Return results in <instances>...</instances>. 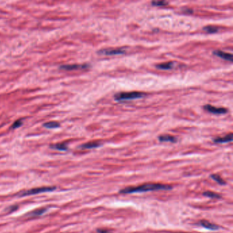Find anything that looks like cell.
<instances>
[{"mask_svg":"<svg viewBox=\"0 0 233 233\" xmlns=\"http://www.w3.org/2000/svg\"><path fill=\"white\" fill-rule=\"evenodd\" d=\"M171 190H172V187L170 186V185H162V184L158 183H147L137 187H126V188L120 190V193L122 194H134V193H142L152 192V191Z\"/></svg>","mask_w":233,"mask_h":233,"instance_id":"1","label":"cell"},{"mask_svg":"<svg viewBox=\"0 0 233 233\" xmlns=\"http://www.w3.org/2000/svg\"><path fill=\"white\" fill-rule=\"evenodd\" d=\"M145 96L143 92H120L114 95V99L116 101H126L131 100L141 99Z\"/></svg>","mask_w":233,"mask_h":233,"instance_id":"2","label":"cell"},{"mask_svg":"<svg viewBox=\"0 0 233 233\" xmlns=\"http://www.w3.org/2000/svg\"><path fill=\"white\" fill-rule=\"evenodd\" d=\"M56 190L55 187H39V188L36 189H31V190L25 191L23 192L20 194L19 196L21 197H25V196H33L36 195V194H42V193H46V192H51Z\"/></svg>","mask_w":233,"mask_h":233,"instance_id":"3","label":"cell"},{"mask_svg":"<svg viewBox=\"0 0 233 233\" xmlns=\"http://www.w3.org/2000/svg\"><path fill=\"white\" fill-rule=\"evenodd\" d=\"M99 55H118L126 53V50L123 48L119 49H101L97 52Z\"/></svg>","mask_w":233,"mask_h":233,"instance_id":"4","label":"cell"},{"mask_svg":"<svg viewBox=\"0 0 233 233\" xmlns=\"http://www.w3.org/2000/svg\"><path fill=\"white\" fill-rule=\"evenodd\" d=\"M204 109L210 113L213 114H225L228 112V110L224 107H216L211 105H206L204 106Z\"/></svg>","mask_w":233,"mask_h":233,"instance_id":"5","label":"cell"},{"mask_svg":"<svg viewBox=\"0 0 233 233\" xmlns=\"http://www.w3.org/2000/svg\"><path fill=\"white\" fill-rule=\"evenodd\" d=\"M89 67L88 64H72V65H63L60 66V69L72 71L76 69H85Z\"/></svg>","mask_w":233,"mask_h":233,"instance_id":"6","label":"cell"},{"mask_svg":"<svg viewBox=\"0 0 233 233\" xmlns=\"http://www.w3.org/2000/svg\"><path fill=\"white\" fill-rule=\"evenodd\" d=\"M213 55L218 56L220 58L225 59L226 61H228V62H232V55L230 53H226V52L222 51L215 50L213 51Z\"/></svg>","mask_w":233,"mask_h":233,"instance_id":"7","label":"cell"},{"mask_svg":"<svg viewBox=\"0 0 233 233\" xmlns=\"http://www.w3.org/2000/svg\"><path fill=\"white\" fill-rule=\"evenodd\" d=\"M199 225L205 228L206 229H208V230H218L220 228V226L218 225H215L214 224H212L211 222H209L208 221L206 220H202L199 222Z\"/></svg>","mask_w":233,"mask_h":233,"instance_id":"8","label":"cell"},{"mask_svg":"<svg viewBox=\"0 0 233 233\" xmlns=\"http://www.w3.org/2000/svg\"><path fill=\"white\" fill-rule=\"evenodd\" d=\"M159 140L161 142H171L176 143L177 142V138L170 135H162L159 137Z\"/></svg>","mask_w":233,"mask_h":233,"instance_id":"9","label":"cell"},{"mask_svg":"<svg viewBox=\"0 0 233 233\" xmlns=\"http://www.w3.org/2000/svg\"><path fill=\"white\" fill-rule=\"evenodd\" d=\"M232 139H233L232 134H230L227 135V136H226L225 137L215 138V139L213 140V142H214L215 143H217V144L228 143V142H232Z\"/></svg>","mask_w":233,"mask_h":233,"instance_id":"10","label":"cell"},{"mask_svg":"<svg viewBox=\"0 0 233 233\" xmlns=\"http://www.w3.org/2000/svg\"><path fill=\"white\" fill-rule=\"evenodd\" d=\"M174 67V63L173 62H166L162 63V64H157L156 66V68L159 70H164V71H168V70H171Z\"/></svg>","mask_w":233,"mask_h":233,"instance_id":"11","label":"cell"},{"mask_svg":"<svg viewBox=\"0 0 233 233\" xmlns=\"http://www.w3.org/2000/svg\"><path fill=\"white\" fill-rule=\"evenodd\" d=\"M101 145V144L99 142H89L81 145V148H83V149H92V148H98Z\"/></svg>","mask_w":233,"mask_h":233,"instance_id":"12","label":"cell"},{"mask_svg":"<svg viewBox=\"0 0 233 233\" xmlns=\"http://www.w3.org/2000/svg\"><path fill=\"white\" fill-rule=\"evenodd\" d=\"M203 30L206 32L208 33V34H215V33L218 32L219 31V28L216 26H213V25H208L206 26V27H203Z\"/></svg>","mask_w":233,"mask_h":233,"instance_id":"13","label":"cell"},{"mask_svg":"<svg viewBox=\"0 0 233 233\" xmlns=\"http://www.w3.org/2000/svg\"><path fill=\"white\" fill-rule=\"evenodd\" d=\"M203 196H206V197L210 198L212 199H220L222 198L220 194H216V193L213 192H205L203 193Z\"/></svg>","mask_w":233,"mask_h":233,"instance_id":"14","label":"cell"},{"mask_svg":"<svg viewBox=\"0 0 233 233\" xmlns=\"http://www.w3.org/2000/svg\"><path fill=\"white\" fill-rule=\"evenodd\" d=\"M51 148L57 150H59V151H66V150H68V147L66 146V144L64 143L57 144L54 145V146H52Z\"/></svg>","mask_w":233,"mask_h":233,"instance_id":"15","label":"cell"},{"mask_svg":"<svg viewBox=\"0 0 233 233\" xmlns=\"http://www.w3.org/2000/svg\"><path fill=\"white\" fill-rule=\"evenodd\" d=\"M46 211H47L46 208H40V209H37L36 210V211H32L31 213H29V215L31 217H38L41 216V215L44 214Z\"/></svg>","mask_w":233,"mask_h":233,"instance_id":"16","label":"cell"},{"mask_svg":"<svg viewBox=\"0 0 233 233\" xmlns=\"http://www.w3.org/2000/svg\"><path fill=\"white\" fill-rule=\"evenodd\" d=\"M211 177L212 179H213L215 181H216L217 183L220 185H226V182L222 179V178H221L218 174H212L211 175Z\"/></svg>","mask_w":233,"mask_h":233,"instance_id":"17","label":"cell"},{"mask_svg":"<svg viewBox=\"0 0 233 233\" xmlns=\"http://www.w3.org/2000/svg\"><path fill=\"white\" fill-rule=\"evenodd\" d=\"M44 127L47 128V129H55V128H58L59 127V124L56 122H49L44 124Z\"/></svg>","mask_w":233,"mask_h":233,"instance_id":"18","label":"cell"},{"mask_svg":"<svg viewBox=\"0 0 233 233\" xmlns=\"http://www.w3.org/2000/svg\"><path fill=\"white\" fill-rule=\"evenodd\" d=\"M151 4L153 6H165L168 4V1H152Z\"/></svg>","mask_w":233,"mask_h":233,"instance_id":"19","label":"cell"},{"mask_svg":"<svg viewBox=\"0 0 233 233\" xmlns=\"http://www.w3.org/2000/svg\"><path fill=\"white\" fill-rule=\"evenodd\" d=\"M22 124H23V122L21 120H17V121H16L15 123L13 124V126H12V128H13V129H17V128L20 127L21 126Z\"/></svg>","mask_w":233,"mask_h":233,"instance_id":"20","label":"cell"},{"mask_svg":"<svg viewBox=\"0 0 233 233\" xmlns=\"http://www.w3.org/2000/svg\"><path fill=\"white\" fill-rule=\"evenodd\" d=\"M183 12L184 13H186V14H192V13H194V10H193L192 9H191V8H183Z\"/></svg>","mask_w":233,"mask_h":233,"instance_id":"21","label":"cell"},{"mask_svg":"<svg viewBox=\"0 0 233 233\" xmlns=\"http://www.w3.org/2000/svg\"><path fill=\"white\" fill-rule=\"evenodd\" d=\"M98 233H111L109 230H105V229H97Z\"/></svg>","mask_w":233,"mask_h":233,"instance_id":"22","label":"cell"},{"mask_svg":"<svg viewBox=\"0 0 233 233\" xmlns=\"http://www.w3.org/2000/svg\"><path fill=\"white\" fill-rule=\"evenodd\" d=\"M178 233H183V232H178Z\"/></svg>","mask_w":233,"mask_h":233,"instance_id":"23","label":"cell"}]
</instances>
